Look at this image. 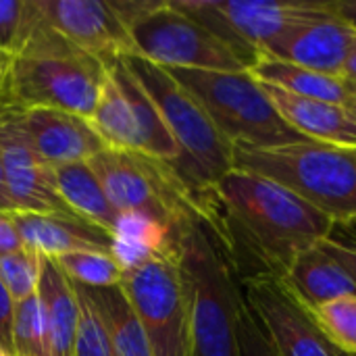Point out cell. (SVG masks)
I'll list each match as a JSON object with an SVG mask.
<instances>
[{
    "instance_id": "cell-1",
    "label": "cell",
    "mask_w": 356,
    "mask_h": 356,
    "mask_svg": "<svg viewBox=\"0 0 356 356\" xmlns=\"http://www.w3.org/2000/svg\"><path fill=\"white\" fill-rule=\"evenodd\" d=\"M202 223L227 257L238 282L286 277L294 259L323 242L336 223L292 190L232 169L213 192Z\"/></svg>"
},
{
    "instance_id": "cell-2",
    "label": "cell",
    "mask_w": 356,
    "mask_h": 356,
    "mask_svg": "<svg viewBox=\"0 0 356 356\" xmlns=\"http://www.w3.org/2000/svg\"><path fill=\"white\" fill-rule=\"evenodd\" d=\"M104 79L106 65L44 27L25 0L0 108H56L90 119Z\"/></svg>"
},
{
    "instance_id": "cell-3",
    "label": "cell",
    "mask_w": 356,
    "mask_h": 356,
    "mask_svg": "<svg viewBox=\"0 0 356 356\" xmlns=\"http://www.w3.org/2000/svg\"><path fill=\"white\" fill-rule=\"evenodd\" d=\"M123 60L154 100L177 144L179 156L167 165L190 194L202 221L215 186L234 169V146L221 136L202 104L165 67L138 54L123 56Z\"/></svg>"
},
{
    "instance_id": "cell-4",
    "label": "cell",
    "mask_w": 356,
    "mask_h": 356,
    "mask_svg": "<svg viewBox=\"0 0 356 356\" xmlns=\"http://www.w3.org/2000/svg\"><path fill=\"white\" fill-rule=\"evenodd\" d=\"M177 265L188 300L192 356H242V288L215 236L200 219L179 229Z\"/></svg>"
},
{
    "instance_id": "cell-5",
    "label": "cell",
    "mask_w": 356,
    "mask_h": 356,
    "mask_svg": "<svg viewBox=\"0 0 356 356\" xmlns=\"http://www.w3.org/2000/svg\"><path fill=\"white\" fill-rule=\"evenodd\" d=\"M234 169L273 179L336 225L356 227V150L311 140L277 148H234Z\"/></svg>"
},
{
    "instance_id": "cell-6",
    "label": "cell",
    "mask_w": 356,
    "mask_h": 356,
    "mask_svg": "<svg viewBox=\"0 0 356 356\" xmlns=\"http://www.w3.org/2000/svg\"><path fill=\"white\" fill-rule=\"evenodd\" d=\"M167 71L202 104L234 148H277L307 142L282 119L250 71Z\"/></svg>"
},
{
    "instance_id": "cell-7",
    "label": "cell",
    "mask_w": 356,
    "mask_h": 356,
    "mask_svg": "<svg viewBox=\"0 0 356 356\" xmlns=\"http://www.w3.org/2000/svg\"><path fill=\"white\" fill-rule=\"evenodd\" d=\"M129 29L136 54L165 69L248 71L211 31L171 0H111Z\"/></svg>"
},
{
    "instance_id": "cell-8",
    "label": "cell",
    "mask_w": 356,
    "mask_h": 356,
    "mask_svg": "<svg viewBox=\"0 0 356 356\" xmlns=\"http://www.w3.org/2000/svg\"><path fill=\"white\" fill-rule=\"evenodd\" d=\"M117 213L148 215L173 234L200 219L190 194L167 163L140 152L106 148L88 161Z\"/></svg>"
},
{
    "instance_id": "cell-9",
    "label": "cell",
    "mask_w": 356,
    "mask_h": 356,
    "mask_svg": "<svg viewBox=\"0 0 356 356\" xmlns=\"http://www.w3.org/2000/svg\"><path fill=\"white\" fill-rule=\"evenodd\" d=\"M175 8L192 17L217 40H221L250 71L265 46L292 25L334 13V0H288V2H215L171 0Z\"/></svg>"
},
{
    "instance_id": "cell-10",
    "label": "cell",
    "mask_w": 356,
    "mask_h": 356,
    "mask_svg": "<svg viewBox=\"0 0 356 356\" xmlns=\"http://www.w3.org/2000/svg\"><path fill=\"white\" fill-rule=\"evenodd\" d=\"M121 292L131 305L154 356H192L190 315L177 257H154L123 271Z\"/></svg>"
},
{
    "instance_id": "cell-11",
    "label": "cell",
    "mask_w": 356,
    "mask_h": 356,
    "mask_svg": "<svg viewBox=\"0 0 356 356\" xmlns=\"http://www.w3.org/2000/svg\"><path fill=\"white\" fill-rule=\"evenodd\" d=\"M240 288L277 356H346L325 338L311 311L292 296L282 280L252 277Z\"/></svg>"
},
{
    "instance_id": "cell-12",
    "label": "cell",
    "mask_w": 356,
    "mask_h": 356,
    "mask_svg": "<svg viewBox=\"0 0 356 356\" xmlns=\"http://www.w3.org/2000/svg\"><path fill=\"white\" fill-rule=\"evenodd\" d=\"M35 19L104 65L136 54L129 29L111 0H27Z\"/></svg>"
},
{
    "instance_id": "cell-13",
    "label": "cell",
    "mask_w": 356,
    "mask_h": 356,
    "mask_svg": "<svg viewBox=\"0 0 356 356\" xmlns=\"http://www.w3.org/2000/svg\"><path fill=\"white\" fill-rule=\"evenodd\" d=\"M0 156L15 213H71L56 190L54 169L31 150L8 108H0Z\"/></svg>"
},
{
    "instance_id": "cell-14",
    "label": "cell",
    "mask_w": 356,
    "mask_h": 356,
    "mask_svg": "<svg viewBox=\"0 0 356 356\" xmlns=\"http://www.w3.org/2000/svg\"><path fill=\"white\" fill-rule=\"evenodd\" d=\"M356 40V29L334 13L292 25L273 42L261 56L292 63L325 75H342L346 58Z\"/></svg>"
},
{
    "instance_id": "cell-15",
    "label": "cell",
    "mask_w": 356,
    "mask_h": 356,
    "mask_svg": "<svg viewBox=\"0 0 356 356\" xmlns=\"http://www.w3.org/2000/svg\"><path fill=\"white\" fill-rule=\"evenodd\" d=\"M31 150L48 167L88 163L108 146L92 123L79 115L56 108L13 111Z\"/></svg>"
},
{
    "instance_id": "cell-16",
    "label": "cell",
    "mask_w": 356,
    "mask_h": 356,
    "mask_svg": "<svg viewBox=\"0 0 356 356\" xmlns=\"http://www.w3.org/2000/svg\"><path fill=\"white\" fill-rule=\"evenodd\" d=\"M23 246L58 259L73 252H111V234L73 213H13Z\"/></svg>"
},
{
    "instance_id": "cell-17",
    "label": "cell",
    "mask_w": 356,
    "mask_h": 356,
    "mask_svg": "<svg viewBox=\"0 0 356 356\" xmlns=\"http://www.w3.org/2000/svg\"><path fill=\"white\" fill-rule=\"evenodd\" d=\"M282 119L305 140L356 150V117L340 104L290 94L273 83L259 81Z\"/></svg>"
},
{
    "instance_id": "cell-18",
    "label": "cell",
    "mask_w": 356,
    "mask_h": 356,
    "mask_svg": "<svg viewBox=\"0 0 356 356\" xmlns=\"http://www.w3.org/2000/svg\"><path fill=\"white\" fill-rule=\"evenodd\" d=\"M38 302L42 311L48 356H75L79 298L54 259L42 257Z\"/></svg>"
},
{
    "instance_id": "cell-19",
    "label": "cell",
    "mask_w": 356,
    "mask_h": 356,
    "mask_svg": "<svg viewBox=\"0 0 356 356\" xmlns=\"http://www.w3.org/2000/svg\"><path fill=\"white\" fill-rule=\"evenodd\" d=\"M284 284L307 311H313L336 298L356 294L355 280L323 248L321 242L302 250L294 259Z\"/></svg>"
},
{
    "instance_id": "cell-20",
    "label": "cell",
    "mask_w": 356,
    "mask_h": 356,
    "mask_svg": "<svg viewBox=\"0 0 356 356\" xmlns=\"http://www.w3.org/2000/svg\"><path fill=\"white\" fill-rule=\"evenodd\" d=\"M106 69H108L111 77L123 90L125 98L129 100L134 121H136V127H138V140H140L138 152L144 154V156H150L154 161H161V163L177 161L179 150H177V144H175L169 127L165 125V121L161 117V111L156 108L154 100L148 96L144 86L129 71L123 56L108 63Z\"/></svg>"
},
{
    "instance_id": "cell-21",
    "label": "cell",
    "mask_w": 356,
    "mask_h": 356,
    "mask_svg": "<svg viewBox=\"0 0 356 356\" xmlns=\"http://www.w3.org/2000/svg\"><path fill=\"white\" fill-rule=\"evenodd\" d=\"M111 254L123 271L154 257H177V234L148 215L119 213L111 229Z\"/></svg>"
},
{
    "instance_id": "cell-22",
    "label": "cell",
    "mask_w": 356,
    "mask_h": 356,
    "mask_svg": "<svg viewBox=\"0 0 356 356\" xmlns=\"http://www.w3.org/2000/svg\"><path fill=\"white\" fill-rule=\"evenodd\" d=\"M250 73L265 83H273L290 94L315 98L332 104L346 106L353 98V81L344 75H325L313 69H305L292 63H284L269 56H259Z\"/></svg>"
},
{
    "instance_id": "cell-23",
    "label": "cell",
    "mask_w": 356,
    "mask_h": 356,
    "mask_svg": "<svg viewBox=\"0 0 356 356\" xmlns=\"http://www.w3.org/2000/svg\"><path fill=\"white\" fill-rule=\"evenodd\" d=\"M54 179L56 190L71 213L111 234L119 213L111 204L90 163H71L54 167Z\"/></svg>"
},
{
    "instance_id": "cell-24",
    "label": "cell",
    "mask_w": 356,
    "mask_h": 356,
    "mask_svg": "<svg viewBox=\"0 0 356 356\" xmlns=\"http://www.w3.org/2000/svg\"><path fill=\"white\" fill-rule=\"evenodd\" d=\"M81 290L88 294V298L100 313L115 356H154L131 305L127 302L119 286L102 288V290H90V288H81Z\"/></svg>"
},
{
    "instance_id": "cell-25",
    "label": "cell",
    "mask_w": 356,
    "mask_h": 356,
    "mask_svg": "<svg viewBox=\"0 0 356 356\" xmlns=\"http://www.w3.org/2000/svg\"><path fill=\"white\" fill-rule=\"evenodd\" d=\"M88 121L92 123V127L96 129V134L104 140L108 148L138 152L140 140H138V127L134 121L129 100L125 98L119 83L111 77L108 69H106V79L100 88L94 113Z\"/></svg>"
},
{
    "instance_id": "cell-26",
    "label": "cell",
    "mask_w": 356,
    "mask_h": 356,
    "mask_svg": "<svg viewBox=\"0 0 356 356\" xmlns=\"http://www.w3.org/2000/svg\"><path fill=\"white\" fill-rule=\"evenodd\" d=\"M54 261L71 284L90 290L117 288L123 277V269L111 252H73Z\"/></svg>"
},
{
    "instance_id": "cell-27",
    "label": "cell",
    "mask_w": 356,
    "mask_h": 356,
    "mask_svg": "<svg viewBox=\"0 0 356 356\" xmlns=\"http://www.w3.org/2000/svg\"><path fill=\"white\" fill-rule=\"evenodd\" d=\"M325 338L346 356H356V294L325 302L311 311Z\"/></svg>"
},
{
    "instance_id": "cell-28",
    "label": "cell",
    "mask_w": 356,
    "mask_h": 356,
    "mask_svg": "<svg viewBox=\"0 0 356 356\" xmlns=\"http://www.w3.org/2000/svg\"><path fill=\"white\" fill-rule=\"evenodd\" d=\"M40 271H42V254L25 246L0 259V282L10 294L15 305L38 294Z\"/></svg>"
},
{
    "instance_id": "cell-29",
    "label": "cell",
    "mask_w": 356,
    "mask_h": 356,
    "mask_svg": "<svg viewBox=\"0 0 356 356\" xmlns=\"http://www.w3.org/2000/svg\"><path fill=\"white\" fill-rule=\"evenodd\" d=\"M13 355L15 356H48L46 332L38 294L15 305L13 319Z\"/></svg>"
},
{
    "instance_id": "cell-30",
    "label": "cell",
    "mask_w": 356,
    "mask_h": 356,
    "mask_svg": "<svg viewBox=\"0 0 356 356\" xmlns=\"http://www.w3.org/2000/svg\"><path fill=\"white\" fill-rule=\"evenodd\" d=\"M240 355L242 356H277L271 342L267 340L263 327L259 325L257 317L248 309V305H242L240 313Z\"/></svg>"
},
{
    "instance_id": "cell-31",
    "label": "cell",
    "mask_w": 356,
    "mask_h": 356,
    "mask_svg": "<svg viewBox=\"0 0 356 356\" xmlns=\"http://www.w3.org/2000/svg\"><path fill=\"white\" fill-rule=\"evenodd\" d=\"M321 244L348 271L356 284V227L336 225Z\"/></svg>"
},
{
    "instance_id": "cell-32",
    "label": "cell",
    "mask_w": 356,
    "mask_h": 356,
    "mask_svg": "<svg viewBox=\"0 0 356 356\" xmlns=\"http://www.w3.org/2000/svg\"><path fill=\"white\" fill-rule=\"evenodd\" d=\"M25 0H0V50L13 54L23 25Z\"/></svg>"
},
{
    "instance_id": "cell-33",
    "label": "cell",
    "mask_w": 356,
    "mask_h": 356,
    "mask_svg": "<svg viewBox=\"0 0 356 356\" xmlns=\"http://www.w3.org/2000/svg\"><path fill=\"white\" fill-rule=\"evenodd\" d=\"M13 319L15 302L0 282V346L13 353Z\"/></svg>"
},
{
    "instance_id": "cell-34",
    "label": "cell",
    "mask_w": 356,
    "mask_h": 356,
    "mask_svg": "<svg viewBox=\"0 0 356 356\" xmlns=\"http://www.w3.org/2000/svg\"><path fill=\"white\" fill-rule=\"evenodd\" d=\"M23 248V240L15 225L13 213L0 211V259Z\"/></svg>"
},
{
    "instance_id": "cell-35",
    "label": "cell",
    "mask_w": 356,
    "mask_h": 356,
    "mask_svg": "<svg viewBox=\"0 0 356 356\" xmlns=\"http://www.w3.org/2000/svg\"><path fill=\"white\" fill-rule=\"evenodd\" d=\"M334 8L340 19L356 29V0H334Z\"/></svg>"
},
{
    "instance_id": "cell-36",
    "label": "cell",
    "mask_w": 356,
    "mask_h": 356,
    "mask_svg": "<svg viewBox=\"0 0 356 356\" xmlns=\"http://www.w3.org/2000/svg\"><path fill=\"white\" fill-rule=\"evenodd\" d=\"M0 211H8V213H15L10 200H8V194H6V184H4V169H2V156H0Z\"/></svg>"
},
{
    "instance_id": "cell-37",
    "label": "cell",
    "mask_w": 356,
    "mask_h": 356,
    "mask_svg": "<svg viewBox=\"0 0 356 356\" xmlns=\"http://www.w3.org/2000/svg\"><path fill=\"white\" fill-rule=\"evenodd\" d=\"M342 75H344L346 79H350V81H356V40L355 44H353V48H350L348 58H346V65H344Z\"/></svg>"
},
{
    "instance_id": "cell-38",
    "label": "cell",
    "mask_w": 356,
    "mask_h": 356,
    "mask_svg": "<svg viewBox=\"0 0 356 356\" xmlns=\"http://www.w3.org/2000/svg\"><path fill=\"white\" fill-rule=\"evenodd\" d=\"M10 58H13V54L0 50V102H2V90H4V81H6L8 67H10Z\"/></svg>"
},
{
    "instance_id": "cell-39",
    "label": "cell",
    "mask_w": 356,
    "mask_h": 356,
    "mask_svg": "<svg viewBox=\"0 0 356 356\" xmlns=\"http://www.w3.org/2000/svg\"><path fill=\"white\" fill-rule=\"evenodd\" d=\"M348 111H353V113H355V117H356V81H353V98H350Z\"/></svg>"
},
{
    "instance_id": "cell-40",
    "label": "cell",
    "mask_w": 356,
    "mask_h": 356,
    "mask_svg": "<svg viewBox=\"0 0 356 356\" xmlns=\"http://www.w3.org/2000/svg\"><path fill=\"white\" fill-rule=\"evenodd\" d=\"M0 356H15V355H13L10 350H6V348H2V346H0Z\"/></svg>"
}]
</instances>
